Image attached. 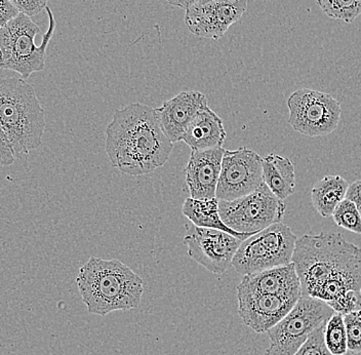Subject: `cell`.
Segmentation results:
<instances>
[{
  "instance_id": "22",
  "label": "cell",
  "mask_w": 361,
  "mask_h": 355,
  "mask_svg": "<svg viewBox=\"0 0 361 355\" xmlns=\"http://www.w3.org/2000/svg\"><path fill=\"white\" fill-rule=\"evenodd\" d=\"M324 15L351 24L361 16V0H317Z\"/></svg>"
},
{
  "instance_id": "20",
  "label": "cell",
  "mask_w": 361,
  "mask_h": 355,
  "mask_svg": "<svg viewBox=\"0 0 361 355\" xmlns=\"http://www.w3.org/2000/svg\"><path fill=\"white\" fill-rule=\"evenodd\" d=\"M349 183L338 175L324 176L311 190L313 207L322 218L331 217L338 203L346 198Z\"/></svg>"
},
{
  "instance_id": "30",
  "label": "cell",
  "mask_w": 361,
  "mask_h": 355,
  "mask_svg": "<svg viewBox=\"0 0 361 355\" xmlns=\"http://www.w3.org/2000/svg\"><path fill=\"white\" fill-rule=\"evenodd\" d=\"M171 6H178V8H182V10L186 11L189 6H192L194 2L197 0H166Z\"/></svg>"
},
{
  "instance_id": "4",
  "label": "cell",
  "mask_w": 361,
  "mask_h": 355,
  "mask_svg": "<svg viewBox=\"0 0 361 355\" xmlns=\"http://www.w3.org/2000/svg\"><path fill=\"white\" fill-rule=\"evenodd\" d=\"M0 126L16 158L42 144L45 113L33 85L25 79H0Z\"/></svg>"
},
{
  "instance_id": "10",
  "label": "cell",
  "mask_w": 361,
  "mask_h": 355,
  "mask_svg": "<svg viewBox=\"0 0 361 355\" xmlns=\"http://www.w3.org/2000/svg\"><path fill=\"white\" fill-rule=\"evenodd\" d=\"M263 158L254 150L240 147L225 150L216 198L231 201L252 193L263 184Z\"/></svg>"
},
{
  "instance_id": "29",
  "label": "cell",
  "mask_w": 361,
  "mask_h": 355,
  "mask_svg": "<svg viewBox=\"0 0 361 355\" xmlns=\"http://www.w3.org/2000/svg\"><path fill=\"white\" fill-rule=\"evenodd\" d=\"M346 198L356 205L361 215V180H356L355 182L349 184Z\"/></svg>"
},
{
  "instance_id": "25",
  "label": "cell",
  "mask_w": 361,
  "mask_h": 355,
  "mask_svg": "<svg viewBox=\"0 0 361 355\" xmlns=\"http://www.w3.org/2000/svg\"><path fill=\"white\" fill-rule=\"evenodd\" d=\"M326 325V323H324L317 327L295 355H334L327 349L324 342Z\"/></svg>"
},
{
  "instance_id": "6",
  "label": "cell",
  "mask_w": 361,
  "mask_h": 355,
  "mask_svg": "<svg viewBox=\"0 0 361 355\" xmlns=\"http://www.w3.org/2000/svg\"><path fill=\"white\" fill-rule=\"evenodd\" d=\"M298 237L288 225L275 223L243 241L232 266L243 275L293 263Z\"/></svg>"
},
{
  "instance_id": "7",
  "label": "cell",
  "mask_w": 361,
  "mask_h": 355,
  "mask_svg": "<svg viewBox=\"0 0 361 355\" xmlns=\"http://www.w3.org/2000/svg\"><path fill=\"white\" fill-rule=\"evenodd\" d=\"M335 312L324 301L302 295L286 318L267 332L270 346L265 355H295Z\"/></svg>"
},
{
  "instance_id": "19",
  "label": "cell",
  "mask_w": 361,
  "mask_h": 355,
  "mask_svg": "<svg viewBox=\"0 0 361 355\" xmlns=\"http://www.w3.org/2000/svg\"><path fill=\"white\" fill-rule=\"evenodd\" d=\"M182 212L190 222L193 223L194 226L197 227L221 230L233 235L243 241L250 237L247 234L234 231L223 222L220 210H219V200L216 198H202V200L186 198L183 205Z\"/></svg>"
},
{
  "instance_id": "14",
  "label": "cell",
  "mask_w": 361,
  "mask_h": 355,
  "mask_svg": "<svg viewBox=\"0 0 361 355\" xmlns=\"http://www.w3.org/2000/svg\"><path fill=\"white\" fill-rule=\"evenodd\" d=\"M224 152L223 147L192 151L185 167V181L190 198L196 200L216 198Z\"/></svg>"
},
{
  "instance_id": "13",
  "label": "cell",
  "mask_w": 361,
  "mask_h": 355,
  "mask_svg": "<svg viewBox=\"0 0 361 355\" xmlns=\"http://www.w3.org/2000/svg\"><path fill=\"white\" fill-rule=\"evenodd\" d=\"M237 299L243 323L256 333L264 334L286 318L300 298L237 291Z\"/></svg>"
},
{
  "instance_id": "15",
  "label": "cell",
  "mask_w": 361,
  "mask_h": 355,
  "mask_svg": "<svg viewBox=\"0 0 361 355\" xmlns=\"http://www.w3.org/2000/svg\"><path fill=\"white\" fill-rule=\"evenodd\" d=\"M209 105L207 96L197 90H185L157 108L158 121L173 143L182 141L196 113Z\"/></svg>"
},
{
  "instance_id": "8",
  "label": "cell",
  "mask_w": 361,
  "mask_h": 355,
  "mask_svg": "<svg viewBox=\"0 0 361 355\" xmlns=\"http://www.w3.org/2000/svg\"><path fill=\"white\" fill-rule=\"evenodd\" d=\"M286 209L283 200L276 198L265 183L243 198L219 200L223 222L234 231L248 236L281 222Z\"/></svg>"
},
{
  "instance_id": "21",
  "label": "cell",
  "mask_w": 361,
  "mask_h": 355,
  "mask_svg": "<svg viewBox=\"0 0 361 355\" xmlns=\"http://www.w3.org/2000/svg\"><path fill=\"white\" fill-rule=\"evenodd\" d=\"M324 342L331 354L345 355L348 352L346 327L343 314L335 312L327 320L324 330Z\"/></svg>"
},
{
  "instance_id": "1",
  "label": "cell",
  "mask_w": 361,
  "mask_h": 355,
  "mask_svg": "<svg viewBox=\"0 0 361 355\" xmlns=\"http://www.w3.org/2000/svg\"><path fill=\"white\" fill-rule=\"evenodd\" d=\"M293 263L302 295L327 303L338 313L361 308V248L340 234L298 239Z\"/></svg>"
},
{
  "instance_id": "2",
  "label": "cell",
  "mask_w": 361,
  "mask_h": 355,
  "mask_svg": "<svg viewBox=\"0 0 361 355\" xmlns=\"http://www.w3.org/2000/svg\"><path fill=\"white\" fill-rule=\"evenodd\" d=\"M173 149L157 112L144 104L132 103L117 110L106 128L108 158L126 175L152 173L168 162Z\"/></svg>"
},
{
  "instance_id": "24",
  "label": "cell",
  "mask_w": 361,
  "mask_h": 355,
  "mask_svg": "<svg viewBox=\"0 0 361 355\" xmlns=\"http://www.w3.org/2000/svg\"><path fill=\"white\" fill-rule=\"evenodd\" d=\"M345 327H346L348 351L352 354L361 352V318L357 312L344 314Z\"/></svg>"
},
{
  "instance_id": "3",
  "label": "cell",
  "mask_w": 361,
  "mask_h": 355,
  "mask_svg": "<svg viewBox=\"0 0 361 355\" xmlns=\"http://www.w3.org/2000/svg\"><path fill=\"white\" fill-rule=\"evenodd\" d=\"M76 284L87 311L99 316L137 308L144 294L142 277L117 259L90 257L79 269Z\"/></svg>"
},
{
  "instance_id": "31",
  "label": "cell",
  "mask_w": 361,
  "mask_h": 355,
  "mask_svg": "<svg viewBox=\"0 0 361 355\" xmlns=\"http://www.w3.org/2000/svg\"><path fill=\"white\" fill-rule=\"evenodd\" d=\"M1 65H2V54H1V51H0V69H1Z\"/></svg>"
},
{
  "instance_id": "5",
  "label": "cell",
  "mask_w": 361,
  "mask_h": 355,
  "mask_svg": "<svg viewBox=\"0 0 361 355\" xmlns=\"http://www.w3.org/2000/svg\"><path fill=\"white\" fill-rule=\"evenodd\" d=\"M45 10L49 17V28L40 45L34 42L39 33V26L25 13H20L0 28L1 69L17 72L23 79L29 78L31 74L44 69L47 49L56 29L53 11L49 6Z\"/></svg>"
},
{
  "instance_id": "9",
  "label": "cell",
  "mask_w": 361,
  "mask_h": 355,
  "mask_svg": "<svg viewBox=\"0 0 361 355\" xmlns=\"http://www.w3.org/2000/svg\"><path fill=\"white\" fill-rule=\"evenodd\" d=\"M290 119L288 124L308 137H322L338 128L342 114L341 103L331 95L319 90L300 89L286 101Z\"/></svg>"
},
{
  "instance_id": "12",
  "label": "cell",
  "mask_w": 361,
  "mask_h": 355,
  "mask_svg": "<svg viewBox=\"0 0 361 355\" xmlns=\"http://www.w3.org/2000/svg\"><path fill=\"white\" fill-rule=\"evenodd\" d=\"M243 241L221 230L194 226L184 237L189 257L214 275L225 273L232 265Z\"/></svg>"
},
{
  "instance_id": "11",
  "label": "cell",
  "mask_w": 361,
  "mask_h": 355,
  "mask_svg": "<svg viewBox=\"0 0 361 355\" xmlns=\"http://www.w3.org/2000/svg\"><path fill=\"white\" fill-rule=\"evenodd\" d=\"M247 0H197L185 13L187 28L198 37L220 40L245 15Z\"/></svg>"
},
{
  "instance_id": "27",
  "label": "cell",
  "mask_w": 361,
  "mask_h": 355,
  "mask_svg": "<svg viewBox=\"0 0 361 355\" xmlns=\"http://www.w3.org/2000/svg\"><path fill=\"white\" fill-rule=\"evenodd\" d=\"M15 155L6 133L0 126V166L10 167L15 162Z\"/></svg>"
},
{
  "instance_id": "17",
  "label": "cell",
  "mask_w": 361,
  "mask_h": 355,
  "mask_svg": "<svg viewBox=\"0 0 361 355\" xmlns=\"http://www.w3.org/2000/svg\"><path fill=\"white\" fill-rule=\"evenodd\" d=\"M226 137L227 133L223 119L207 105L196 113L182 141L188 145L192 151L204 150L221 148Z\"/></svg>"
},
{
  "instance_id": "16",
  "label": "cell",
  "mask_w": 361,
  "mask_h": 355,
  "mask_svg": "<svg viewBox=\"0 0 361 355\" xmlns=\"http://www.w3.org/2000/svg\"><path fill=\"white\" fill-rule=\"evenodd\" d=\"M237 291L286 297L300 298L302 296L301 282L293 263L243 275V280L237 286Z\"/></svg>"
},
{
  "instance_id": "18",
  "label": "cell",
  "mask_w": 361,
  "mask_h": 355,
  "mask_svg": "<svg viewBox=\"0 0 361 355\" xmlns=\"http://www.w3.org/2000/svg\"><path fill=\"white\" fill-rule=\"evenodd\" d=\"M263 180L279 200H286L292 196L295 189V169L292 160L275 153L265 156Z\"/></svg>"
},
{
  "instance_id": "23",
  "label": "cell",
  "mask_w": 361,
  "mask_h": 355,
  "mask_svg": "<svg viewBox=\"0 0 361 355\" xmlns=\"http://www.w3.org/2000/svg\"><path fill=\"white\" fill-rule=\"evenodd\" d=\"M331 217L338 227L361 235V215L352 201L347 198L341 201Z\"/></svg>"
},
{
  "instance_id": "28",
  "label": "cell",
  "mask_w": 361,
  "mask_h": 355,
  "mask_svg": "<svg viewBox=\"0 0 361 355\" xmlns=\"http://www.w3.org/2000/svg\"><path fill=\"white\" fill-rule=\"evenodd\" d=\"M20 11L11 0H0V28L19 15Z\"/></svg>"
},
{
  "instance_id": "26",
  "label": "cell",
  "mask_w": 361,
  "mask_h": 355,
  "mask_svg": "<svg viewBox=\"0 0 361 355\" xmlns=\"http://www.w3.org/2000/svg\"><path fill=\"white\" fill-rule=\"evenodd\" d=\"M11 2L20 13L33 17L47 8L49 0H11Z\"/></svg>"
}]
</instances>
